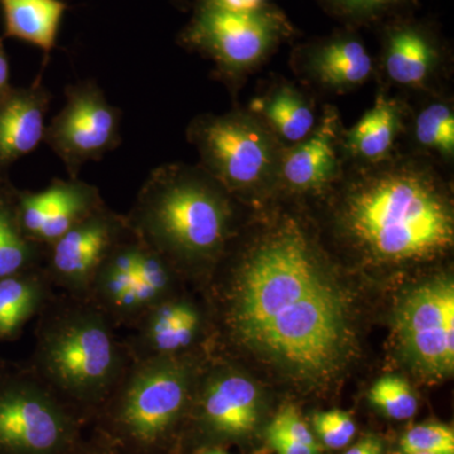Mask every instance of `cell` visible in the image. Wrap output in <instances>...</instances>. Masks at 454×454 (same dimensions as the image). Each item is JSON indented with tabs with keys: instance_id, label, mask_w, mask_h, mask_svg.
I'll return each instance as SVG.
<instances>
[{
	"instance_id": "obj_1",
	"label": "cell",
	"mask_w": 454,
	"mask_h": 454,
	"mask_svg": "<svg viewBox=\"0 0 454 454\" xmlns=\"http://www.w3.org/2000/svg\"><path fill=\"white\" fill-rule=\"evenodd\" d=\"M216 293L223 339L306 379L348 357V309L300 221L283 217L235 259Z\"/></svg>"
},
{
	"instance_id": "obj_2",
	"label": "cell",
	"mask_w": 454,
	"mask_h": 454,
	"mask_svg": "<svg viewBox=\"0 0 454 454\" xmlns=\"http://www.w3.org/2000/svg\"><path fill=\"white\" fill-rule=\"evenodd\" d=\"M339 182L337 225L366 259L411 264L452 249V202L427 158L395 153L380 162L354 163Z\"/></svg>"
},
{
	"instance_id": "obj_3",
	"label": "cell",
	"mask_w": 454,
	"mask_h": 454,
	"mask_svg": "<svg viewBox=\"0 0 454 454\" xmlns=\"http://www.w3.org/2000/svg\"><path fill=\"white\" fill-rule=\"evenodd\" d=\"M231 193L200 166L163 164L140 187L128 225L181 274L207 270L231 236Z\"/></svg>"
},
{
	"instance_id": "obj_4",
	"label": "cell",
	"mask_w": 454,
	"mask_h": 454,
	"mask_svg": "<svg viewBox=\"0 0 454 454\" xmlns=\"http://www.w3.org/2000/svg\"><path fill=\"white\" fill-rule=\"evenodd\" d=\"M116 330L86 298L55 293L35 318L27 364L74 411H100L131 363Z\"/></svg>"
},
{
	"instance_id": "obj_5",
	"label": "cell",
	"mask_w": 454,
	"mask_h": 454,
	"mask_svg": "<svg viewBox=\"0 0 454 454\" xmlns=\"http://www.w3.org/2000/svg\"><path fill=\"white\" fill-rule=\"evenodd\" d=\"M200 372L193 358L131 361L100 411L122 441L153 450L192 403Z\"/></svg>"
},
{
	"instance_id": "obj_6",
	"label": "cell",
	"mask_w": 454,
	"mask_h": 454,
	"mask_svg": "<svg viewBox=\"0 0 454 454\" xmlns=\"http://www.w3.org/2000/svg\"><path fill=\"white\" fill-rule=\"evenodd\" d=\"M199 166L232 196L279 187L284 146L249 110L201 114L188 125Z\"/></svg>"
},
{
	"instance_id": "obj_7",
	"label": "cell",
	"mask_w": 454,
	"mask_h": 454,
	"mask_svg": "<svg viewBox=\"0 0 454 454\" xmlns=\"http://www.w3.org/2000/svg\"><path fill=\"white\" fill-rule=\"evenodd\" d=\"M295 33L289 18L276 5L235 13L199 0L178 42L214 62L221 79L236 85Z\"/></svg>"
},
{
	"instance_id": "obj_8",
	"label": "cell",
	"mask_w": 454,
	"mask_h": 454,
	"mask_svg": "<svg viewBox=\"0 0 454 454\" xmlns=\"http://www.w3.org/2000/svg\"><path fill=\"white\" fill-rule=\"evenodd\" d=\"M73 413L28 364L0 358V454L65 452Z\"/></svg>"
},
{
	"instance_id": "obj_9",
	"label": "cell",
	"mask_w": 454,
	"mask_h": 454,
	"mask_svg": "<svg viewBox=\"0 0 454 454\" xmlns=\"http://www.w3.org/2000/svg\"><path fill=\"white\" fill-rule=\"evenodd\" d=\"M62 109L47 124L44 143L61 160L68 177L121 143V112L92 80L71 83Z\"/></svg>"
},
{
	"instance_id": "obj_10",
	"label": "cell",
	"mask_w": 454,
	"mask_h": 454,
	"mask_svg": "<svg viewBox=\"0 0 454 454\" xmlns=\"http://www.w3.org/2000/svg\"><path fill=\"white\" fill-rule=\"evenodd\" d=\"M397 336L411 363L427 375L454 367V284L430 280L406 295L396 316Z\"/></svg>"
},
{
	"instance_id": "obj_11",
	"label": "cell",
	"mask_w": 454,
	"mask_h": 454,
	"mask_svg": "<svg viewBox=\"0 0 454 454\" xmlns=\"http://www.w3.org/2000/svg\"><path fill=\"white\" fill-rule=\"evenodd\" d=\"M130 232L125 215L103 206L44 247L42 269L53 288L86 298L104 260Z\"/></svg>"
},
{
	"instance_id": "obj_12",
	"label": "cell",
	"mask_w": 454,
	"mask_h": 454,
	"mask_svg": "<svg viewBox=\"0 0 454 454\" xmlns=\"http://www.w3.org/2000/svg\"><path fill=\"white\" fill-rule=\"evenodd\" d=\"M14 201L23 232L43 249L106 205L98 187L79 178L52 179L37 192H18Z\"/></svg>"
},
{
	"instance_id": "obj_13",
	"label": "cell",
	"mask_w": 454,
	"mask_h": 454,
	"mask_svg": "<svg viewBox=\"0 0 454 454\" xmlns=\"http://www.w3.org/2000/svg\"><path fill=\"white\" fill-rule=\"evenodd\" d=\"M206 318L201 309L178 292L154 304L124 339L131 361L187 360L200 345Z\"/></svg>"
},
{
	"instance_id": "obj_14",
	"label": "cell",
	"mask_w": 454,
	"mask_h": 454,
	"mask_svg": "<svg viewBox=\"0 0 454 454\" xmlns=\"http://www.w3.org/2000/svg\"><path fill=\"white\" fill-rule=\"evenodd\" d=\"M339 110L325 106L312 133L284 148L279 186L294 193H321L336 186L346 167Z\"/></svg>"
},
{
	"instance_id": "obj_15",
	"label": "cell",
	"mask_w": 454,
	"mask_h": 454,
	"mask_svg": "<svg viewBox=\"0 0 454 454\" xmlns=\"http://www.w3.org/2000/svg\"><path fill=\"white\" fill-rule=\"evenodd\" d=\"M382 27L381 67L387 80L400 88L428 90L446 64L439 33L409 14Z\"/></svg>"
},
{
	"instance_id": "obj_16",
	"label": "cell",
	"mask_w": 454,
	"mask_h": 454,
	"mask_svg": "<svg viewBox=\"0 0 454 454\" xmlns=\"http://www.w3.org/2000/svg\"><path fill=\"white\" fill-rule=\"evenodd\" d=\"M295 71L317 88L348 94L372 79L375 64L363 38L352 29L301 44L293 55Z\"/></svg>"
},
{
	"instance_id": "obj_17",
	"label": "cell",
	"mask_w": 454,
	"mask_h": 454,
	"mask_svg": "<svg viewBox=\"0 0 454 454\" xmlns=\"http://www.w3.org/2000/svg\"><path fill=\"white\" fill-rule=\"evenodd\" d=\"M200 372L193 397L200 419L223 437H243L252 432L259 415V393L243 373L229 367Z\"/></svg>"
},
{
	"instance_id": "obj_18",
	"label": "cell",
	"mask_w": 454,
	"mask_h": 454,
	"mask_svg": "<svg viewBox=\"0 0 454 454\" xmlns=\"http://www.w3.org/2000/svg\"><path fill=\"white\" fill-rule=\"evenodd\" d=\"M50 103L42 82L0 98V163L25 157L43 142Z\"/></svg>"
},
{
	"instance_id": "obj_19",
	"label": "cell",
	"mask_w": 454,
	"mask_h": 454,
	"mask_svg": "<svg viewBox=\"0 0 454 454\" xmlns=\"http://www.w3.org/2000/svg\"><path fill=\"white\" fill-rule=\"evenodd\" d=\"M139 253L140 241L131 231L104 260L86 295L116 328H130L136 319L133 293Z\"/></svg>"
},
{
	"instance_id": "obj_20",
	"label": "cell",
	"mask_w": 454,
	"mask_h": 454,
	"mask_svg": "<svg viewBox=\"0 0 454 454\" xmlns=\"http://www.w3.org/2000/svg\"><path fill=\"white\" fill-rule=\"evenodd\" d=\"M247 110L271 131L284 148L306 139L319 119L309 92L283 80L271 83L267 91L254 98Z\"/></svg>"
},
{
	"instance_id": "obj_21",
	"label": "cell",
	"mask_w": 454,
	"mask_h": 454,
	"mask_svg": "<svg viewBox=\"0 0 454 454\" xmlns=\"http://www.w3.org/2000/svg\"><path fill=\"white\" fill-rule=\"evenodd\" d=\"M405 106L397 98L378 94L375 103L360 121L343 130L346 158L355 163H376L395 154V145L405 128Z\"/></svg>"
},
{
	"instance_id": "obj_22",
	"label": "cell",
	"mask_w": 454,
	"mask_h": 454,
	"mask_svg": "<svg viewBox=\"0 0 454 454\" xmlns=\"http://www.w3.org/2000/svg\"><path fill=\"white\" fill-rule=\"evenodd\" d=\"M55 291L42 267L0 278V343L17 340Z\"/></svg>"
},
{
	"instance_id": "obj_23",
	"label": "cell",
	"mask_w": 454,
	"mask_h": 454,
	"mask_svg": "<svg viewBox=\"0 0 454 454\" xmlns=\"http://www.w3.org/2000/svg\"><path fill=\"white\" fill-rule=\"evenodd\" d=\"M5 35L38 47L49 59L67 4L64 0H0Z\"/></svg>"
},
{
	"instance_id": "obj_24",
	"label": "cell",
	"mask_w": 454,
	"mask_h": 454,
	"mask_svg": "<svg viewBox=\"0 0 454 454\" xmlns=\"http://www.w3.org/2000/svg\"><path fill=\"white\" fill-rule=\"evenodd\" d=\"M43 250L23 232L14 197L0 195V278L41 268Z\"/></svg>"
},
{
	"instance_id": "obj_25",
	"label": "cell",
	"mask_w": 454,
	"mask_h": 454,
	"mask_svg": "<svg viewBox=\"0 0 454 454\" xmlns=\"http://www.w3.org/2000/svg\"><path fill=\"white\" fill-rule=\"evenodd\" d=\"M415 145L424 153L444 162L454 158V110L452 104L435 98L424 104L413 121Z\"/></svg>"
},
{
	"instance_id": "obj_26",
	"label": "cell",
	"mask_w": 454,
	"mask_h": 454,
	"mask_svg": "<svg viewBox=\"0 0 454 454\" xmlns=\"http://www.w3.org/2000/svg\"><path fill=\"white\" fill-rule=\"evenodd\" d=\"M178 279L177 271L162 256L140 243L138 270L133 293L136 313L133 325L154 304L177 292L176 286Z\"/></svg>"
},
{
	"instance_id": "obj_27",
	"label": "cell",
	"mask_w": 454,
	"mask_h": 454,
	"mask_svg": "<svg viewBox=\"0 0 454 454\" xmlns=\"http://www.w3.org/2000/svg\"><path fill=\"white\" fill-rule=\"evenodd\" d=\"M322 7L349 27L385 25L408 16L418 0H319Z\"/></svg>"
},
{
	"instance_id": "obj_28",
	"label": "cell",
	"mask_w": 454,
	"mask_h": 454,
	"mask_svg": "<svg viewBox=\"0 0 454 454\" xmlns=\"http://www.w3.org/2000/svg\"><path fill=\"white\" fill-rule=\"evenodd\" d=\"M370 400L387 417L397 420L409 419L418 409V400L411 385L396 376H387L376 381L370 390Z\"/></svg>"
},
{
	"instance_id": "obj_29",
	"label": "cell",
	"mask_w": 454,
	"mask_h": 454,
	"mask_svg": "<svg viewBox=\"0 0 454 454\" xmlns=\"http://www.w3.org/2000/svg\"><path fill=\"white\" fill-rule=\"evenodd\" d=\"M400 446L405 454H454V432L443 424H422L408 430Z\"/></svg>"
},
{
	"instance_id": "obj_30",
	"label": "cell",
	"mask_w": 454,
	"mask_h": 454,
	"mask_svg": "<svg viewBox=\"0 0 454 454\" xmlns=\"http://www.w3.org/2000/svg\"><path fill=\"white\" fill-rule=\"evenodd\" d=\"M313 426L325 446L333 450L348 446L356 433V426L351 415L342 411L316 414L313 418Z\"/></svg>"
},
{
	"instance_id": "obj_31",
	"label": "cell",
	"mask_w": 454,
	"mask_h": 454,
	"mask_svg": "<svg viewBox=\"0 0 454 454\" xmlns=\"http://www.w3.org/2000/svg\"><path fill=\"white\" fill-rule=\"evenodd\" d=\"M268 435H276L309 447H318L312 432L301 419L297 409L293 406H286L276 415L269 426Z\"/></svg>"
},
{
	"instance_id": "obj_32",
	"label": "cell",
	"mask_w": 454,
	"mask_h": 454,
	"mask_svg": "<svg viewBox=\"0 0 454 454\" xmlns=\"http://www.w3.org/2000/svg\"><path fill=\"white\" fill-rule=\"evenodd\" d=\"M215 7L223 11L235 12V13H250L267 7L269 0H203Z\"/></svg>"
},
{
	"instance_id": "obj_33",
	"label": "cell",
	"mask_w": 454,
	"mask_h": 454,
	"mask_svg": "<svg viewBox=\"0 0 454 454\" xmlns=\"http://www.w3.org/2000/svg\"><path fill=\"white\" fill-rule=\"evenodd\" d=\"M269 443L277 450L278 454H317L318 447H309L306 444L295 443L286 439L268 435Z\"/></svg>"
},
{
	"instance_id": "obj_34",
	"label": "cell",
	"mask_w": 454,
	"mask_h": 454,
	"mask_svg": "<svg viewBox=\"0 0 454 454\" xmlns=\"http://www.w3.org/2000/svg\"><path fill=\"white\" fill-rule=\"evenodd\" d=\"M343 454H382V444L378 438L366 437Z\"/></svg>"
},
{
	"instance_id": "obj_35",
	"label": "cell",
	"mask_w": 454,
	"mask_h": 454,
	"mask_svg": "<svg viewBox=\"0 0 454 454\" xmlns=\"http://www.w3.org/2000/svg\"><path fill=\"white\" fill-rule=\"evenodd\" d=\"M9 85V65L4 51L0 47V98L8 94Z\"/></svg>"
},
{
	"instance_id": "obj_36",
	"label": "cell",
	"mask_w": 454,
	"mask_h": 454,
	"mask_svg": "<svg viewBox=\"0 0 454 454\" xmlns=\"http://www.w3.org/2000/svg\"><path fill=\"white\" fill-rule=\"evenodd\" d=\"M200 454H229V453L223 452V450H205V452H202Z\"/></svg>"
}]
</instances>
